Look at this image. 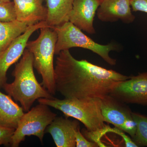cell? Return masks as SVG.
I'll list each match as a JSON object with an SVG mask.
<instances>
[{"label":"cell","mask_w":147,"mask_h":147,"mask_svg":"<svg viewBox=\"0 0 147 147\" xmlns=\"http://www.w3.org/2000/svg\"><path fill=\"white\" fill-rule=\"evenodd\" d=\"M76 147H96L98 146L93 142H89L81 133L80 127L76 130L75 135Z\"/></svg>","instance_id":"obj_20"},{"label":"cell","mask_w":147,"mask_h":147,"mask_svg":"<svg viewBox=\"0 0 147 147\" xmlns=\"http://www.w3.org/2000/svg\"><path fill=\"white\" fill-rule=\"evenodd\" d=\"M73 0H46L47 9L46 21L51 28L69 21Z\"/></svg>","instance_id":"obj_15"},{"label":"cell","mask_w":147,"mask_h":147,"mask_svg":"<svg viewBox=\"0 0 147 147\" xmlns=\"http://www.w3.org/2000/svg\"><path fill=\"white\" fill-rule=\"evenodd\" d=\"M101 0H73L69 21L82 30L96 33L94 20Z\"/></svg>","instance_id":"obj_10"},{"label":"cell","mask_w":147,"mask_h":147,"mask_svg":"<svg viewBox=\"0 0 147 147\" xmlns=\"http://www.w3.org/2000/svg\"><path fill=\"white\" fill-rule=\"evenodd\" d=\"M16 20L13 2H0V22H9Z\"/></svg>","instance_id":"obj_18"},{"label":"cell","mask_w":147,"mask_h":147,"mask_svg":"<svg viewBox=\"0 0 147 147\" xmlns=\"http://www.w3.org/2000/svg\"><path fill=\"white\" fill-rule=\"evenodd\" d=\"M31 26L17 20L9 22H0V53Z\"/></svg>","instance_id":"obj_16"},{"label":"cell","mask_w":147,"mask_h":147,"mask_svg":"<svg viewBox=\"0 0 147 147\" xmlns=\"http://www.w3.org/2000/svg\"><path fill=\"white\" fill-rule=\"evenodd\" d=\"M39 36L28 41L26 49L32 54L34 67L42 79L41 85L53 95L56 94L54 56L57 35L54 29L47 27L40 29Z\"/></svg>","instance_id":"obj_4"},{"label":"cell","mask_w":147,"mask_h":147,"mask_svg":"<svg viewBox=\"0 0 147 147\" xmlns=\"http://www.w3.org/2000/svg\"><path fill=\"white\" fill-rule=\"evenodd\" d=\"M101 100V113L104 121L134 137L136 130V123L132 112L124 102L110 95L105 96Z\"/></svg>","instance_id":"obj_7"},{"label":"cell","mask_w":147,"mask_h":147,"mask_svg":"<svg viewBox=\"0 0 147 147\" xmlns=\"http://www.w3.org/2000/svg\"><path fill=\"white\" fill-rule=\"evenodd\" d=\"M132 117L136 124V130L133 141L139 147L147 146V117L132 112Z\"/></svg>","instance_id":"obj_17"},{"label":"cell","mask_w":147,"mask_h":147,"mask_svg":"<svg viewBox=\"0 0 147 147\" xmlns=\"http://www.w3.org/2000/svg\"><path fill=\"white\" fill-rule=\"evenodd\" d=\"M33 68V56L26 48L12 72L14 81L10 84L6 83L3 87L8 95L20 102L25 112L28 111L35 101L39 98H54L38 82Z\"/></svg>","instance_id":"obj_2"},{"label":"cell","mask_w":147,"mask_h":147,"mask_svg":"<svg viewBox=\"0 0 147 147\" xmlns=\"http://www.w3.org/2000/svg\"><path fill=\"white\" fill-rule=\"evenodd\" d=\"M11 1V0H0L1 2H6Z\"/></svg>","instance_id":"obj_22"},{"label":"cell","mask_w":147,"mask_h":147,"mask_svg":"<svg viewBox=\"0 0 147 147\" xmlns=\"http://www.w3.org/2000/svg\"><path fill=\"white\" fill-rule=\"evenodd\" d=\"M130 3L133 11L147 13V0H130Z\"/></svg>","instance_id":"obj_21"},{"label":"cell","mask_w":147,"mask_h":147,"mask_svg":"<svg viewBox=\"0 0 147 147\" xmlns=\"http://www.w3.org/2000/svg\"><path fill=\"white\" fill-rule=\"evenodd\" d=\"M79 125L77 120L57 117L47 127L45 132L51 135L57 147H75V133Z\"/></svg>","instance_id":"obj_12"},{"label":"cell","mask_w":147,"mask_h":147,"mask_svg":"<svg viewBox=\"0 0 147 147\" xmlns=\"http://www.w3.org/2000/svg\"><path fill=\"white\" fill-rule=\"evenodd\" d=\"M52 28L57 35L55 55L73 47H80L97 54L110 65L116 64V60L110 55V52L117 50V46L114 43L104 45L95 42L69 21Z\"/></svg>","instance_id":"obj_5"},{"label":"cell","mask_w":147,"mask_h":147,"mask_svg":"<svg viewBox=\"0 0 147 147\" xmlns=\"http://www.w3.org/2000/svg\"><path fill=\"white\" fill-rule=\"evenodd\" d=\"M38 101L60 110L67 117H71L80 121L89 131H95L105 125L101 113V98L60 99L54 97L40 98Z\"/></svg>","instance_id":"obj_3"},{"label":"cell","mask_w":147,"mask_h":147,"mask_svg":"<svg viewBox=\"0 0 147 147\" xmlns=\"http://www.w3.org/2000/svg\"><path fill=\"white\" fill-rule=\"evenodd\" d=\"M15 129L0 125V146H10L11 137Z\"/></svg>","instance_id":"obj_19"},{"label":"cell","mask_w":147,"mask_h":147,"mask_svg":"<svg viewBox=\"0 0 147 147\" xmlns=\"http://www.w3.org/2000/svg\"><path fill=\"white\" fill-rule=\"evenodd\" d=\"M56 90L66 98H98L110 94L119 82L129 79L86 60L76 59L69 50L58 55L55 67Z\"/></svg>","instance_id":"obj_1"},{"label":"cell","mask_w":147,"mask_h":147,"mask_svg":"<svg viewBox=\"0 0 147 147\" xmlns=\"http://www.w3.org/2000/svg\"><path fill=\"white\" fill-rule=\"evenodd\" d=\"M49 106L40 103L30 109L24 115L18 122L12 137L10 146L18 147L27 136H34L43 142L47 127L57 117Z\"/></svg>","instance_id":"obj_6"},{"label":"cell","mask_w":147,"mask_h":147,"mask_svg":"<svg viewBox=\"0 0 147 147\" xmlns=\"http://www.w3.org/2000/svg\"><path fill=\"white\" fill-rule=\"evenodd\" d=\"M110 95L125 103L147 105V72L119 82Z\"/></svg>","instance_id":"obj_9"},{"label":"cell","mask_w":147,"mask_h":147,"mask_svg":"<svg viewBox=\"0 0 147 147\" xmlns=\"http://www.w3.org/2000/svg\"><path fill=\"white\" fill-rule=\"evenodd\" d=\"M47 27H50L45 21H40L30 26L24 33L17 37L0 53V89L6 84L8 69L22 56L31 36L37 30Z\"/></svg>","instance_id":"obj_8"},{"label":"cell","mask_w":147,"mask_h":147,"mask_svg":"<svg viewBox=\"0 0 147 147\" xmlns=\"http://www.w3.org/2000/svg\"><path fill=\"white\" fill-rule=\"evenodd\" d=\"M97 18L104 22L121 21L133 23L135 16L131 12L130 0H101L96 12Z\"/></svg>","instance_id":"obj_11"},{"label":"cell","mask_w":147,"mask_h":147,"mask_svg":"<svg viewBox=\"0 0 147 147\" xmlns=\"http://www.w3.org/2000/svg\"><path fill=\"white\" fill-rule=\"evenodd\" d=\"M16 20L32 25L45 21L47 9L43 5L44 0H13Z\"/></svg>","instance_id":"obj_13"},{"label":"cell","mask_w":147,"mask_h":147,"mask_svg":"<svg viewBox=\"0 0 147 147\" xmlns=\"http://www.w3.org/2000/svg\"><path fill=\"white\" fill-rule=\"evenodd\" d=\"M24 110L9 95L0 91V125L16 129Z\"/></svg>","instance_id":"obj_14"}]
</instances>
